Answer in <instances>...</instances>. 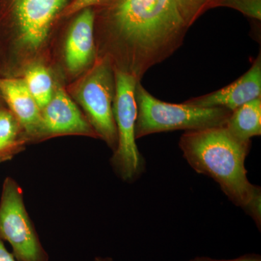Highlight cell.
Instances as JSON below:
<instances>
[{
    "label": "cell",
    "instance_id": "1",
    "mask_svg": "<svg viewBox=\"0 0 261 261\" xmlns=\"http://www.w3.org/2000/svg\"><path fill=\"white\" fill-rule=\"evenodd\" d=\"M101 53L138 82L183 44L188 28L176 0H105Z\"/></svg>",
    "mask_w": 261,
    "mask_h": 261
},
{
    "label": "cell",
    "instance_id": "2",
    "mask_svg": "<svg viewBox=\"0 0 261 261\" xmlns=\"http://www.w3.org/2000/svg\"><path fill=\"white\" fill-rule=\"evenodd\" d=\"M184 158L201 174L210 176L238 207L261 225V190L247 178L245 159L251 141L235 138L225 126L187 130L179 140Z\"/></svg>",
    "mask_w": 261,
    "mask_h": 261
},
{
    "label": "cell",
    "instance_id": "3",
    "mask_svg": "<svg viewBox=\"0 0 261 261\" xmlns=\"http://www.w3.org/2000/svg\"><path fill=\"white\" fill-rule=\"evenodd\" d=\"M68 0H0V69L18 51L36 53Z\"/></svg>",
    "mask_w": 261,
    "mask_h": 261
},
{
    "label": "cell",
    "instance_id": "4",
    "mask_svg": "<svg viewBox=\"0 0 261 261\" xmlns=\"http://www.w3.org/2000/svg\"><path fill=\"white\" fill-rule=\"evenodd\" d=\"M137 106L136 139L175 130H195L224 126L231 111L223 108H200L184 102L159 100L141 84L135 88Z\"/></svg>",
    "mask_w": 261,
    "mask_h": 261
},
{
    "label": "cell",
    "instance_id": "5",
    "mask_svg": "<svg viewBox=\"0 0 261 261\" xmlns=\"http://www.w3.org/2000/svg\"><path fill=\"white\" fill-rule=\"evenodd\" d=\"M75 99L84 108L99 138L116 151L118 135L113 106L116 95L114 68L106 57H98L74 88Z\"/></svg>",
    "mask_w": 261,
    "mask_h": 261
},
{
    "label": "cell",
    "instance_id": "6",
    "mask_svg": "<svg viewBox=\"0 0 261 261\" xmlns=\"http://www.w3.org/2000/svg\"><path fill=\"white\" fill-rule=\"evenodd\" d=\"M116 95L113 112L116 123L118 146L111 164L117 174L125 181L132 182L145 171V162L136 143L135 126L137 106L135 88L138 81L133 75L115 70Z\"/></svg>",
    "mask_w": 261,
    "mask_h": 261
},
{
    "label": "cell",
    "instance_id": "7",
    "mask_svg": "<svg viewBox=\"0 0 261 261\" xmlns=\"http://www.w3.org/2000/svg\"><path fill=\"white\" fill-rule=\"evenodd\" d=\"M0 238L11 245L17 260H49L24 205L23 191L10 177L5 180L0 200Z\"/></svg>",
    "mask_w": 261,
    "mask_h": 261
},
{
    "label": "cell",
    "instance_id": "8",
    "mask_svg": "<svg viewBox=\"0 0 261 261\" xmlns=\"http://www.w3.org/2000/svg\"><path fill=\"white\" fill-rule=\"evenodd\" d=\"M80 135L98 138L87 118L60 86H56L51 99L42 111L35 137Z\"/></svg>",
    "mask_w": 261,
    "mask_h": 261
},
{
    "label": "cell",
    "instance_id": "9",
    "mask_svg": "<svg viewBox=\"0 0 261 261\" xmlns=\"http://www.w3.org/2000/svg\"><path fill=\"white\" fill-rule=\"evenodd\" d=\"M259 97H261L260 53L250 69L233 83L185 102L200 108H223L233 112L245 103Z\"/></svg>",
    "mask_w": 261,
    "mask_h": 261
},
{
    "label": "cell",
    "instance_id": "10",
    "mask_svg": "<svg viewBox=\"0 0 261 261\" xmlns=\"http://www.w3.org/2000/svg\"><path fill=\"white\" fill-rule=\"evenodd\" d=\"M95 15L92 8L79 13L68 31L65 44L67 68L72 74L88 70L95 62L94 27Z\"/></svg>",
    "mask_w": 261,
    "mask_h": 261
},
{
    "label": "cell",
    "instance_id": "11",
    "mask_svg": "<svg viewBox=\"0 0 261 261\" xmlns=\"http://www.w3.org/2000/svg\"><path fill=\"white\" fill-rule=\"evenodd\" d=\"M0 94L28 135L36 136L41 110L21 79L0 78Z\"/></svg>",
    "mask_w": 261,
    "mask_h": 261
},
{
    "label": "cell",
    "instance_id": "12",
    "mask_svg": "<svg viewBox=\"0 0 261 261\" xmlns=\"http://www.w3.org/2000/svg\"><path fill=\"white\" fill-rule=\"evenodd\" d=\"M225 128L243 142L261 135V97L245 103L231 113Z\"/></svg>",
    "mask_w": 261,
    "mask_h": 261
},
{
    "label": "cell",
    "instance_id": "13",
    "mask_svg": "<svg viewBox=\"0 0 261 261\" xmlns=\"http://www.w3.org/2000/svg\"><path fill=\"white\" fill-rule=\"evenodd\" d=\"M23 80L42 111L50 100L54 91L50 73L42 65H34L25 72Z\"/></svg>",
    "mask_w": 261,
    "mask_h": 261
},
{
    "label": "cell",
    "instance_id": "14",
    "mask_svg": "<svg viewBox=\"0 0 261 261\" xmlns=\"http://www.w3.org/2000/svg\"><path fill=\"white\" fill-rule=\"evenodd\" d=\"M224 0H176L178 11L187 28L207 10L221 6Z\"/></svg>",
    "mask_w": 261,
    "mask_h": 261
},
{
    "label": "cell",
    "instance_id": "15",
    "mask_svg": "<svg viewBox=\"0 0 261 261\" xmlns=\"http://www.w3.org/2000/svg\"><path fill=\"white\" fill-rule=\"evenodd\" d=\"M20 125L10 110L0 107V141L20 142L18 140Z\"/></svg>",
    "mask_w": 261,
    "mask_h": 261
},
{
    "label": "cell",
    "instance_id": "16",
    "mask_svg": "<svg viewBox=\"0 0 261 261\" xmlns=\"http://www.w3.org/2000/svg\"><path fill=\"white\" fill-rule=\"evenodd\" d=\"M221 6L228 7L256 20L261 19V0H224Z\"/></svg>",
    "mask_w": 261,
    "mask_h": 261
},
{
    "label": "cell",
    "instance_id": "17",
    "mask_svg": "<svg viewBox=\"0 0 261 261\" xmlns=\"http://www.w3.org/2000/svg\"><path fill=\"white\" fill-rule=\"evenodd\" d=\"M105 0H73L70 4L65 6L60 15L62 17H69L84 9L92 8L94 5H100Z\"/></svg>",
    "mask_w": 261,
    "mask_h": 261
},
{
    "label": "cell",
    "instance_id": "18",
    "mask_svg": "<svg viewBox=\"0 0 261 261\" xmlns=\"http://www.w3.org/2000/svg\"><path fill=\"white\" fill-rule=\"evenodd\" d=\"M21 145L20 142H6L0 141V163L4 162L13 157Z\"/></svg>",
    "mask_w": 261,
    "mask_h": 261
},
{
    "label": "cell",
    "instance_id": "19",
    "mask_svg": "<svg viewBox=\"0 0 261 261\" xmlns=\"http://www.w3.org/2000/svg\"><path fill=\"white\" fill-rule=\"evenodd\" d=\"M188 261H261V257L257 254H247L232 259H214L202 256L195 257Z\"/></svg>",
    "mask_w": 261,
    "mask_h": 261
},
{
    "label": "cell",
    "instance_id": "20",
    "mask_svg": "<svg viewBox=\"0 0 261 261\" xmlns=\"http://www.w3.org/2000/svg\"><path fill=\"white\" fill-rule=\"evenodd\" d=\"M13 254L8 251L3 240L0 238V261H17Z\"/></svg>",
    "mask_w": 261,
    "mask_h": 261
},
{
    "label": "cell",
    "instance_id": "21",
    "mask_svg": "<svg viewBox=\"0 0 261 261\" xmlns=\"http://www.w3.org/2000/svg\"><path fill=\"white\" fill-rule=\"evenodd\" d=\"M94 261H113V260L109 257H96Z\"/></svg>",
    "mask_w": 261,
    "mask_h": 261
},
{
    "label": "cell",
    "instance_id": "22",
    "mask_svg": "<svg viewBox=\"0 0 261 261\" xmlns=\"http://www.w3.org/2000/svg\"><path fill=\"white\" fill-rule=\"evenodd\" d=\"M2 100H3V98H2V97H1V94H0V107H2V106H1Z\"/></svg>",
    "mask_w": 261,
    "mask_h": 261
}]
</instances>
